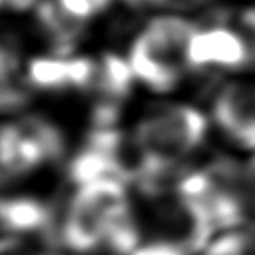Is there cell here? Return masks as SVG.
<instances>
[{
  "mask_svg": "<svg viewBox=\"0 0 255 255\" xmlns=\"http://www.w3.org/2000/svg\"><path fill=\"white\" fill-rule=\"evenodd\" d=\"M203 255H255V233L231 231L209 243Z\"/></svg>",
  "mask_w": 255,
  "mask_h": 255,
  "instance_id": "12",
  "label": "cell"
},
{
  "mask_svg": "<svg viewBox=\"0 0 255 255\" xmlns=\"http://www.w3.org/2000/svg\"><path fill=\"white\" fill-rule=\"evenodd\" d=\"M245 179H247V191H249V203L255 209V157L249 161L245 169Z\"/></svg>",
  "mask_w": 255,
  "mask_h": 255,
  "instance_id": "15",
  "label": "cell"
},
{
  "mask_svg": "<svg viewBox=\"0 0 255 255\" xmlns=\"http://www.w3.org/2000/svg\"><path fill=\"white\" fill-rule=\"evenodd\" d=\"M28 80L20 70V56L12 40L0 38V112H10L26 104Z\"/></svg>",
  "mask_w": 255,
  "mask_h": 255,
  "instance_id": "11",
  "label": "cell"
},
{
  "mask_svg": "<svg viewBox=\"0 0 255 255\" xmlns=\"http://www.w3.org/2000/svg\"><path fill=\"white\" fill-rule=\"evenodd\" d=\"M64 139L58 128L40 116H28L0 126V181L60 157Z\"/></svg>",
  "mask_w": 255,
  "mask_h": 255,
  "instance_id": "5",
  "label": "cell"
},
{
  "mask_svg": "<svg viewBox=\"0 0 255 255\" xmlns=\"http://www.w3.org/2000/svg\"><path fill=\"white\" fill-rule=\"evenodd\" d=\"M189 68H227L235 70L251 62L247 46L239 32L227 24L197 28L189 52Z\"/></svg>",
  "mask_w": 255,
  "mask_h": 255,
  "instance_id": "8",
  "label": "cell"
},
{
  "mask_svg": "<svg viewBox=\"0 0 255 255\" xmlns=\"http://www.w3.org/2000/svg\"><path fill=\"white\" fill-rule=\"evenodd\" d=\"M151 207L139 223V247L131 255H195L215 231L207 213L175 189L147 195Z\"/></svg>",
  "mask_w": 255,
  "mask_h": 255,
  "instance_id": "2",
  "label": "cell"
},
{
  "mask_svg": "<svg viewBox=\"0 0 255 255\" xmlns=\"http://www.w3.org/2000/svg\"><path fill=\"white\" fill-rule=\"evenodd\" d=\"M94 14L90 0H44L36 8L38 24L56 56L74 50Z\"/></svg>",
  "mask_w": 255,
  "mask_h": 255,
  "instance_id": "6",
  "label": "cell"
},
{
  "mask_svg": "<svg viewBox=\"0 0 255 255\" xmlns=\"http://www.w3.org/2000/svg\"><path fill=\"white\" fill-rule=\"evenodd\" d=\"M4 2H6V6L12 8V10H28V8H32L38 0H4Z\"/></svg>",
  "mask_w": 255,
  "mask_h": 255,
  "instance_id": "16",
  "label": "cell"
},
{
  "mask_svg": "<svg viewBox=\"0 0 255 255\" xmlns=\"http://www.w3.org/2000/svg\"><path fill=\"white\" fill-rule=\"evenodd\" d=\"M219 128L235 143L255 149V82H231L219 90L213 102Z\"/></svg>",
  "mask_w": 255,
  "mask_h": 255,
  "instance_id": "7",
  "label": "cell"
},
{
  "mask_svg": "<svg viewBox=\"0 0 255 255\" xmlns=\"http://www.w3.org/2000/svg\"><path fill=\"white\" fill-rule=\"evenodd\" d=\"M94 58H64V56H40L28 62L26 80L32 88L40 90H64L84 88L88 90L94 78Z\"/></svg>",
  "mask_w": 255,
  "mask_h": 255,
  "instance_id": "9",
  "label": "cell"
},
{
  "mask_svg": "<svg viewBox=\"0 0 255 255\" xmlns=\"http://www.w3.org/2000/svg\"><path fill=\"white\" fill-rule=\"evenodd\" d=\"M233 28L243 38L247 52H249V58L255 60V8L241 10L237 14V18L233 20Z\"/></svg>",
  "mask_w": 255,
  "mask_h": 255,
  "instance_id": "13",
  "label": "cell"
},
{
  "mask_svg": "<svg viewBox=\"0 0 255 255\" xmlns=\"http://www.w3.org/2000/svg\"><path fill=\"white\" fill-rule=\"evenodd\" d=\"M197 26L181 16H157L133 40L128 62L141 84L167 92L179 84L189 68L187 52Z\"/></svg>",
  "mask_w": 255,
  "mask_h": 255,
  "instance_id": "3",
  "label": "cell"
},
{
  "mask_svg": "<svg viewBox=\"0 0 255 255\" xmlns=\"http://www.w3.org/2000/svg\"><path fill=\"white\" fill-rule=\"evenodd\" d=\"M195 201L209 217L213 229H235L243 223L249 203L245 171L231 159L217 157L183 171L173 187Z\"/></svg>",
  "mask_w": 255,
  "mask_h": 255,
  "instance_id": "4",
  "label": "cell"
},
{
  "mask_svg": "<svg viewBox=\"0 0 255 255\" xmlns=\"http://www.w3.org/2000/svg\"><path fill=\"white\" fill-rule=\"evenodd\" d=\"M0 255H52V253L38 251V249H26L14 237H0Z\"/></svg>",
  "mask_w": 255,
  "mask_h": 255,
  "instance_id": "14",
  "label": "cell"
},
{
  "mask_svg": "<svg viewBox=\"0 0 255 255\" xmlns=\"http://www.w3.org/2000/svg\"><path fill=\"white\" fill-rule=\"evenodd\" d=\"M60 233L64 245L78 253L104 245L116 255H131L139 247L141 231L126 183L98 179L80 185L64 211Z\"/></svg>",
  "mask_w": 255,
  "mask_h": 255,
  "instance_id": "1",
  "label": "cell"
},
{
  "mask_svg": "<svg viewBox=\"0 0 255 255\" xmlns=\"http://www.w3.org/2000/svg\"><path fill=\"white\" fill-rule=\"evenodd\" d=\"M52 223L50 207L28 195L0 197V237L44 231Z\"/></svg>",
  "mask_w": 255,
  "mask_h": 255,
  "instance_id": "10",
  "label": "cell"
}]
</instances>
